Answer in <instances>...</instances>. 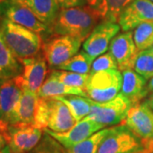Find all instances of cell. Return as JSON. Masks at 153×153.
<instances>
[{
	"instance_id": "1f68e13d",
	"label": "cell",
	"mask_w": 153,
	"mask_h": 153,
	"mask_svg": "<svg viewBox=\"0 0 153 153\" xmlns=\"http://www.w3.org/2000/svg\"><path fill=\"white\" fill-rule=\"evenodd\" d=\"M143 146L144 149L148 151L149 152L153 153V140H151L147 142L143 143Z\"/></svg>"
},
{
	"instance_id": "4dcf8cb0",
	"label": "cell",
	"mask_w": 153,
	"mask_h": 153,
	"mask_svg": "<svg viewBox=\"0 0 153 153\" xmlns=\"http://www.w3.org/2000/svg\"><path fill=\"white\" fill-rule=\"evenodd\" d=\"M61 9H69L74 7H82L87 0H56Z\"/></svg>"
},
{
	"instance_id": "603a6c76",
	"label": "cell",
	"mask_w": 153,
	"mask_h": 153,
	"mask_svg": "<svg viewBox=\"0 0 153 153\" xmlns=\"http://www.w3.org/2000/svg\"><path fill=\"white\" fill-rule=\"evenodd\" d=\"M55 98L58 99L59 100L66 104L76 122L86 117L90 112L91 104L89 98L79 95L58 96Z\"/></svg>"
},
{
	"instance_id": "6da1fadb",
	"label": "cell",
	"mask_w": 153,
	"mask_h": 153,
	"mask_svg": "<svg viewBox=\"0 0 153 153\" xmlns=\"http://www.w3.org/2000/svg\"><path fill=\"white\" fill-rule=\"evenodd\" d=\"M99 20L89 7L61 9L51 28L55 35L70 36L85 41Z\"/></svg>"
},
{
	"instance_id": "3957f363",
	"label": "cell",
	"mask_w": 153,
	"mask_h": 153,
	"mask_svg": "<svg viewBox=\"0 0 153 153\" xmlns=\"http://www.w3.org/2000/svg\"><path fill=\"white\" fill-rule=\"evenodd\" d=\"M123 75L119 70H108L90 74L84 91L88 98L97 102L114 99L121 91Z\"/></svg>"
},
{
	"instance_id": "74e56055",
	"label": "cell",
	"mask_w": 153,
	"mask_h": 153,
	"mask_svg": "<svg viewBox=\"0 0 153 153\" xmlns=\"http://www.w3.org/2000/svg\"><path fill=\"white\" fill-rule=\"evenodd\" d=\"M2 119V107H1V101H0V120Z\"/></svg>"
},
{
	"instance_id": "f546056e",
	"label": "cell",
	"mask_w": 153,
	"mask_h": 153,
	"mask_svg": "<svg viewBox=\"0 0 153 153\" xmlns=\"http://www.w3.org/2000/svg\"><path fill=\"white\" fill-rule=\"evenodd\" d=\"M108 70H118V67L114 58L112 57L110 52L106 54H103L94 60L89 74H94L99 71H108Z\"/></svg>"
},
{
	"instance_id": "ba28073f",
	"label": "cell",
	"mask_w": 153,
	"mask_h": 153,
	"mask_svg": "<svg viewBox=\"0 0 153 153\" xmlns=\"http://www.w3.org/2000/svg\"><path fill=\"white\" fill-rule=\"evenodd\" d=\"M81 44L77 38L56 35L42 44L43 55L49 66L57 68L78 53Z\"/></svg>"
},
{
	"instance_id": "8fae6325",
	"label": "cell",
	"mask_w": 153,
	"mask_h": 153,
	"mask_svg": "<svg viewBox=\"0 0 153 153\" xmlns=\"http://www.w3.org/2000/svg\"><path fill=\"white\" fill-rule=\"evenodd\" d=\"M103 128H105L103 125L86 117L76 122V124L68 131L56 133L49 130V128H45L44 132L53 137L64 148H69L87 140L96 132L103 129Z\"/></svg>"
},
{
	"instance_id": "cb8c5ba5",
	"label": "cell",
	"mask_w": 153,
	"mask_h": 153,
	"mask_svg": "<svg viewBox=\"0 0 153 153\" xmlns=\"http://www.w3.org/2000/svg\"><path fill=\"white\" fill-rule=\"evenodd\" d=\"M93 61V58L90 57L85 51H81L58 66L57 69L81 74H87L90 72Z\"/></svg>"
},
{
	"instance_id": "ac0fdd59",
	"label": "cell",
	"mask_w": 153,
	"mask_h": 153,
	"mask_svg": "<svg viewBox=\"0 0 153 153\" xmlns=\"http://www.w3.org/2000/svg\"><path fill=\"white\" fill-rule=\"evenodd\" d=\"M38 93H34L24 87L21 98L11 116L10 124H33L34 116L38 105Z\"/></svg>"
},
{
	"instance_id": "44dd1931",
	"label": "cell",
	"mask_w": 153,
	"mask_h": 153,
	"mask_svg": "<svg viewBox=\"0 0 153 153\" xmlns=\"http://www.w3.org/2000/svg\"><path fill=\"white\" fill-rule=\"evenodd\" d=\"M38 94L40 98H55L66 95H79L88 98L84 89L66 85L64 82H60L52 73H50L46 81L44 82Z\"/></svg>"
},
{
	"instance_id": "52a82bcc",
	"label": "cell",
	"mask_w": 153,
	"mask_h": 153,
	"mask_svg": "<svg viewBox=\"0 0 153 153\" xmlns=\"http://www.w3.org/2000/svg\"><path fill=\"white\" fill-rule=\"evenodd\" d=\"M0 18L23 26L38 33L41 37L52 33L51 29L40 22L30 9L17 0L0 1Z\"/></svg>"
},
{
	"instance_id": "f1b7e54d",
	"label": "cell",
	"mask_w": 153,
	"mask_h": 153,
	"mask_svg": "<svg viewBox=\"0 0 153 153\" xmlns=\"http://www.w3.org/2000/svg\"><path fill=\"white\" fill-rule=\"evenodd\" d=\"M63 146L53 137L44 132L43 139L37 146L32 150L31 153H64Z\"/></svg>"
},
{
	"instance_id": "ffe728a7",
	"label": "cell",
	"mask_w": 153,
	"mask_h": 153,
	"mask_svg": "<svg viewBox=\"0 0 153 153\" xmlns=\"http://www.w3.org/2000/svg\"><path fill=\"white\" fill-rule=\"evenodd\" d=\"M134 0H87L88 7L102 21L117 22L122 11Z\"/></svg>"
},
{
	"instance_id": "d6986e66",
	"label": "cell",
	"mask_w": 153,
	"mask_h": 153,
	"mask_svg": "<svg viewBox=\"0 0 153 153\" xmlns=\"http://www.w3.org/2000/svg\"><path fill=\"white\" fill-rule=\"evenodd\" d=\"M26 5L33 14L50 29L60 13V5L56 0H17ZM52 32V31H51Z\"/></svg>"
},
{
	"instance_id": "836d02e7",
	"label": "cell",
	"mask_w": 153,
	"mask_h": 153,
	"mask_svg": "<svg viewBox=\"0 0 153 153\" xmlns=\"http://www.w3.org/2000/svg\"><path fill=\"white\" fill-rule=\"evenodd\" d=\"M147 92L148 95L153 94V77H152L147 83Z\"/></svg>"
},
{
	"instance_id": "e575fe53",
	"label": "cell",
	"mask_w": 153,
	"mask_h": 153,
	"mask_svg": "<svg viewBox=\"0 0 153 153\" xmlns=\"http://www.w3.org/2000/svg\"><path fill=\"white\" fill-rule=\"evenodd\" d=\"M5 146H7L5 139H4V137L3 136V134H2L1 132H0V150H2Z\"/></svg>"
},
{
	"instance_id": "7c38bea8",
	"label": "cell",
	"mask_w": 153,
	"mask_h": 153,
	"mask_svg": "<svg viewBox=\"0 0 153 153\" xmlns=\"http://www.w3.org/2000/svg\"><path fill=\"white\" fill-rule=\"evenodd\" d=\"M109 50L119 71L134 69L139 50L134 42L131 31L117 35L110 44Z\"/></svg>"
},
{
	"instance_id": "b9f144b4",
	"label": "cell",
	"mask_w": 153,
	"mask_h": 153,
	"mask_svg": "<svg viewBox=\"0 0 153 153\" xmlns=\"http://www.w3.org/2000/svg\"><path fill=\"white\" fill-rule=\"evenodd\" d=\"M0 1H1V0H0Z\"/></svg>"
},
{
	"instance_id": "8d00e7d4",
	"label": "cell",
	"mask_w": 153,
	"mask_h": 153,
	"mask_svg": "<svg viewBox=\"0 0 153 153\" xmlns=\"http://www.w3.org/2000/svg\"><path fill=\"white\" fill-rule=\"evenodd\" d=\"M138 153H152V152H149L148 151H146V150H145V149H143L141 152H140Z\"/></svg>"
},
{
	"instance_id": "d4e9b609",
	"label": "cell",
	"mask_w": 153,
	"mask_h": 153,
	"mask_svg": "<svg viewBox=\"0 0 153 153\" xmlns=\"http://www.w3.org/2000/svg\"><path fill=\"white\" fill-rule=\"evenodd\" d=\"M110 128H103L77 145L69 148H63L64 153H96L100 144L106 136Z\"/></svg>"
},
{
	"instance_id": "d6a6232c",
	"label": "cell",
	"mask_w": 153,
	"mask_h": 153,
	"mask_svg": "<svg viewBox=\"0 0 153 153\" xmlns=\"http://www.w3.org/2000/svg\"><path fill=\"white\" fill-rule=\"evenodd\" d=\"M145 104H146L153 111V94L148 95L147 99H146V100L144 101Z\"/></svg>"
},
{
	"instance_id": "f35d334b",
	"label": "cell",
	"mask_w": 153,
	"mask_h": 153,
	"mask_svg": "<svg viewBox=\"0 0 153 153\" xmlns=\"http://www.w3.org/2000/svg\"><path fill=\"white\" fill-rule=\"evenodd\" d=\"M150 1H152V2H153V0H150Z\"/></svg>"
},
{
	"instance_id": "4fadbf2b",
	"label": "cell",
	"mask_w": 153,
	"mask_h": 153,
	"mask_svg": "<svg viewBox=\"0 0 153 153\" xmlns=\"http://www.w3.org/2000/svg\"><path fill=\"white\" fill-rule=\"evenodd\" d=\"M24 88L22 75L0 80V101L2 107L1 125H9L11 116Z\"/></svg>"
},
{
	"instance_id": "9c48e42d",
	"label": "cell",
	"mask_w": 153,
	"mask_h": 153,
	"mask_svg": "<svg viewBox=\"0 0 153 153\" xmlns=\"http://www.w3.org/2000/svg\"><path fill=\"white\" fill-rule=\"evenodd\" d=\"M119 24L117 22L103 21L95 26L87 39L83 42L82 48L94 60L105 54L112 39L120 31Z\"/></svg>"
},
{
	"instance_id": "ab89813d",
	"label": "cell",
	"mask_w": 153,
	"mask_h": 153,
	"mask_svg": "<svg viewBox=\"0 0 153 153\" xmlns=\"http://www.w3.org/2000/svg\"><path fill=\"white\" fill-rule=\"evenodd\" d=\"M11 153H16V152H11ZM22 153H24V152H22Z\"/></svg>"
},
{
	"instance_id": "2e32d148",
	"label": "cell",
	"mask_w": 153,
	"mask_h": 153,
	"mask_svg": "<svg viewBox=\"0 0 153 153\" xmlns=\"http://www.w3.org/2000/svg\"><path fill=\"white\" fill-rule=\"evenodd\" d=\"M49 117L48 128L51 131L63 133L68 131L76 123L69 108L56 98H48Z\"/></svg>"
},
{
	"instance_id": "e0dca14e",
	"label": "cell",
	"mask_w": 153,
	"mask_h": 153,
	"mask_svg": "<svg viewBox=\"0 0 153 153\" xmlns=\"http://www.w3.org/2000/svg\"><path fill=\"white\" fill-rule=\"evenodd\" d=\"M123 83L120 93L128 99L132 105L138 104L148 95L147 82L134 69L123 71Z\"/></svg>"
},
{
	"instance_id": "7402d4cb",
	"label": "cell",
	"mask_w": 153,
	"mask_h": 153,
	"mask_svg": "<svg viewBox=\"0 0 153 153\" xmlns=\"http://www.w3.org/2000/svg\"><path fill=\"white\" fill-rule=\"evenodd\" d=\"M5 43L0 30V80L22 74L23 66Z\"/></svg>"
},
{
	"instance_id": "83f0119b",
	"label": "cell",
	"mask_w": 153,
	"mask_h": 153,
	"mask_svg": "<svg viewBox=\"0 0 153 153\" xmlns=\"http://www.w3.org/2000/svg\"><path fill=\"white\" fill-rule=\"evenodd\" d=\"M51 73L54 74L60 82H64L66 85H69L71 87L80 88L82 89H84L86 86V83L90 75L89 73L81 74L63 70H54Z\"/></svg>"
},
{
	"instance_id": "5bb4252c",
	"label": "cell",
	"mask_w": 153,
	"mask_h": 153,
	"mask_svg": "<svg viewBox=\"0 0 153 153\" xmlns=\"http://www.w3.org/2000/svg\"><path fill=\"white\" fill-rule=\"evenodd\" d=\"M117 22L124 32H130L144 22H153V2L134 0L122 11Z\"/></svg>"
},
{
	"instance_id": "8992f818",
	"label": "cell",
	"mask_w": 153,
	"mask_h": 153,
	"mask_svg": "<svg viewBox=\"0 0 153 153\" xmlns=\"http://www.w3.org/2000/svg\"><path fill=\"white\" fill-rule=\"evenodd\" d=\"M43 129L33 124H10L3 129L1 134L4 137L11 152L27 153L37 146L43 135Z\"/></svg>"
},
{
	"instance_id": "484cf974",
	"label": "cell",
	"mask_w": 153,
	"mask_h": 153,
	"mask_svg": "<svg viewBox=\"0 0 153 153\" xmlns=\"http://www.w3.org/2000/svg\"><path fill=\"white\" fill-rule=\"evenodd\" d=\"M134 70L146 80H150L153 77V47L138 53Z\"/></svg>"
},
{
	"instance_id": "9a60e30c",
	"label": "cell",
	"mask_w": 153,
	"mask_h": 153,
	"mask_svg": "<svg viewBox=\"0 0 153 153\" xmlns=\"http://www.w3.org/2000/svg\"><path fill=\"white\" fill-rule=\"evenodd\" d=\"M23 66L22 78L24 87L34 93H38L47 74V61L44 55L38 53L35 56L21 60Z\"/></svg>"
},
{
	"instance_id": "60d3db41",
	"label": "cell",
	"mask_w": 153,
	"mask_h": 153,
	"mask_svg": "<svg viewBox=\"0 0 153 153\" xmlns=\"http://www.w3.org/2000/svg\"><path fill=\"white\" fill-rule=\"evenodd\" d=\"M0 20H1V18H0Z\"/></svg>"
},
{
	"instance_id": "d590c367",
	"label": "cell",
	"mask_w": 153,
	"mask_h": 153,
	"mask_svg": "<svg viewBox=\"0 0 153 153\" xmlns=\"http://www.w3.org/2000/svg\"><path fill=\"white\" fill-rule=\"evenodd\" d=\"M0 153H11V150L10 146L7 145L2 150H0Z\"/></svg>"
},
{
	"instance_id": "5b68a950",
	"label": "cell",
	"mask_w": 153,
	"mask_h": 153,
	"mask_svg": "<svg viewBox=\"0 0 153 153\" xmlns=\"http://www.w3.org/2000/svg\"><path fill=\"white\" fill-rule=\"evenodd\" d=\"M143 149L141 140L123 123L110 128L96 153H138Z\"/></svg>"
},
{
	"instance_id": "277c9868",
	"label": "cell",
	"mask_w": 153,
	"mask_h": 153,
	"mask_svg": "<svg viewBox=\"0 0 153 153\" xmlns=\"http://www.w3.org/2000/svg\"><path fill=\"white\" fill-rule=\"evenodd\" d=\"M89 100L91 110L87 117L104 127L123 123L132 106L131 102L121 93L105 102H97L91 99Z\"/></svg>"
},
{
	"instance_id": "7a4b0ae2",
	"label": "cell",
	"mask_w": 153,
	"mask_h": 153,
	"mask_svg": "<svg viewBox=\"0 0 153 153\" xmlns=\"http://www.w3.org/2000/svg\"><path fill=\"white\" fill-rule=\"evenodd\" d=\"M0 30L7 45L20 61L38 55L42 48L41 35L10 20L1 18Z\"/></svg>"
},
{
	"instance_id": "4316f807",
	"label": "cell",
	"mask_w": 153,
	"mask_h": 153,
	"mask_svg": "<svg viewBox=\"0 0 153 153\" xmlns=\"http://www.w3.org/2000/svg\"><path fill=\"white\" fill-rule=\"evenodd\" d=\"M133 38L137 49L142 51L153 46V22H144L133 33Z\"/></svg>"
},
{
	"instance_id": "30bf717a",
	"label": "cell",
	"mask_w": 153,
	"mask_h": 153,
	"mask_svg": "<svg viewBox=\"0 0 153 153\" xmlns=\"http://www.w3.org/2000/svg\"><path fill=\"white\" fill-rule=\"evenodd\" d=\"M123 123L142 143L153 140V111L144 102L132 105Z\"/></svg>"
}]
</instances>
